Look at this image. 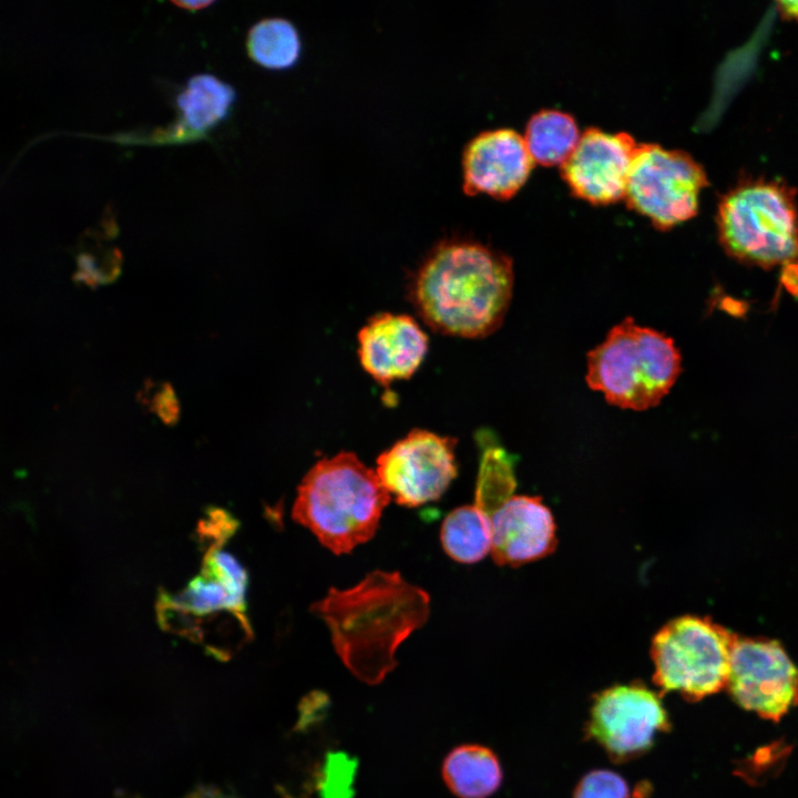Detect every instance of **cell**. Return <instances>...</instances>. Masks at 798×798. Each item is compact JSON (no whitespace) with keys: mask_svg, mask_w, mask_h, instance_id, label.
Masks as SVG:
<instances>
[{"mask_svg":"<svg viewBox=\"0 0 798 798\" xmlns=\"http://www.w3.org/2000/svg\"><path fill=\"white\" fill-rule=\"evenodd\" d=\"M310 608L347 668L375 685L396 667L399 645L427 622L430 598L400 573L376 570L350 589H330Z\"/></svg>","mask_w":798,"mask_h":798,"instance_id":"cell-1","label":"cell"},{"mask_svg":"<svg viewBox=\"0 0 798 798\" xmlns=\"http://www.w3.org/2000/svg\"><path fill=\"white\" fill-rule=\"evenodd\" d=\"M512 289L513 268L507 255L474 241L446 239L418 269L411 299L432 329L480 338L502 324Z\"/></svg>","mask_w":798,"mask_h":798,"instance_id":"cell-2","label":"cell"},{"mask_svg":"<svg viewBox=\"0 0 798 798\" xmlns=\"http://www.w3.org/2000/svg\"><path fill=\"white\" fill-rule=\"evenodd\" d=\"M391 495L352 452L319 460L303 478L291 515L328 550L349 553L376 533Z\"/></svg>","mask_w":798,"mask_h":798,"instance_id":"cell-3","label":"cell"},{"mask_svg":"<svg viewBox=\"0 0 798 798\" xmlns=\"http://www.w3.org/2000/svg\"><path fill=\"white\" fill-rule=\"evenodd\" d=\"M682 371L672 338L625 318L587 354V385L614 406L646 410L669 392Z\"/></svg>","mask_w":798,"mask_h":798,"instance_id":"cell-4","label":"cell"},{"mask_svg":"<svg viewBox=\"0 0 798 798\" xmlns=\"http://www.w3.org/2000/svg\"><path fill=\"white\" fill-rule=\"evenodd\" d=\"M716 224L720 246L739 263L770 269L798 258L796 191L782 182H740L720 197Z\"/></svg>","mask_w":798,"mask_h":798,"instance_id":"cell-5","label":"cell"},{"mask_svg":"<svg viewBox=\"0 0 798 798\" xmlns=\"http://www.w3.org/2000/svg\"><path fill=\"white\" fill-rule=\"evenodd\" d=\"M737 637L706 618L686 615L666 623L653 637V682L662 692L697 702L727 686Z\"/></svg>","mask_w":798,"mask_h":798,"instance_id":"cell-6","label":"cell"},{"mask_svg":"<svg viewBox=\"0 0 798 798\" xmlns=\"http://www.w3.org/2000/svg\"><path fill=\"white\" fill-rule=\"evenodd\" d=\"M707 186L703 166L688 153L638 143L624 200L655 228L668 231L697 214L700 192Z\"/></svg>","mask_w":798,"mask_h":798,"instance_id":"cell-7","label":"cell"},{"mask_svg":"<svg viewBox=\"0 0 798 798\" xmlns=\"http://www.w3.org/2000/svg\"><path fill=\"white\" fill-rule=\"evenodd\" d=\"M668 728V715L659 695L635 682L597 693L585 730L613 761L624 763L646 753L656 734Z\"/></svg>","mask_w":798,"mask_h":798,"instance_id":"cell-8","label":"cell"},{"mask_svg":"<svg viewBox=\"0 0 798 798\" xmlns=\"http://www.w3.org/2000/svg\"><path fill=\"white\" fill-rule=\"evenodd\" d=\"M456 443L453 438L415 429L378 457L376 472L400 505L436 501L457 477Z\"/></svg>","mask_w":798,"mask_h":798,"instance_id":"cell-9","label":"cell"},{"mask_svg":"<svg viewBox=\"0 0 798 798\" xmlns=\"http://www.w3.org/2000/svg\"><path fill=\"white\" fill-rule=\"evenodd\" d=\"M727 687L741 708L778 722L798 704V668L777 641L737 638Z\"/></svg>","mask_w":798,"mask_h":798,"instance_id":"cell-10","label":"cell"},{"mask_svg":"<svg viewBox=\"0 0 798 798\" xmlns=\"http://www.w3.org/2000/svg\"><path fill=\"white\" fill-rule=\"evenodd\" d=\"M637 145L626 132L589 127L560 165L561 175L575 196L595 205L615 203L625 196Z\"/></svg>","mask_w":798,"mask_h":798,"instance_id":"cell-11","label":"cell"},{"mask_svg":"<svg viewBox=\"0 0 798 798\" xmlns=\"http://www.w3.org/2000/svg\"><path fill=\"white\" fill-rule=\"evenodd\" d=\"M534 161L524 137L512 129L479 133L463 150V191L507 200L525 183Z\"/></svg>","mask_w":798,"mask_h":798,"instance_id":"cell-12","label":"cell"},{"mask_svg":"<svg viewBox=\"0 0 798 798\" xmlns=\"http://www.w3.org/2000/svg\"><path fill=\"white\" fill-rule=\"evenodd\" d=\"M491 556L495 564L520 566L550 555L556 526L542 498L512 494L490 515Z\"/></svg>","mask_w":798,"mask_h":798,"instance_id":"cell-13","label":"cell"},{"mask_svg":"<svg viewBox=\"0 0 798 798\" xmlns=\"http://www.w3.org/2000/svg\"><path fill=\"white\" fill-rule=\"evenodd\" d=\"M362 368L378 382L407 379L428 350V337L408 315L378 314L358 334Z\"/></svg>","mask_w":798,"mask_h":798,"instance_id":"cell-14","label":"cell"},{"mask_svg":"<svg viewBox=\"0 0 798 798\" xmlns=\"http://www.w3.org/2000/svg\"><path fill=\"white\" fill-rule=\"evenodd\" d=\"M442 778L458 798H488L502 782V768L488 747L466 744L453 748L442 764Z\"/></svg>","mask_w":798,"mask_h":798,"instance_id":"cell-15","label":"cell"},{"mask_svg":"<svg viewBox=\"0 0 798 798\" xmlns=\"http://www.w3.org/2000/svg\"><path fill=\"white\" fill-rule=\"evenodd\" d=\"M246 583L222 579L206 567L185 589L176 593H161L160 604L175 607L194 616L226 612L247 620Z\"/></svg>","mask_w":798,"mask_h":798,"instance_id":"cell-16","label":"cell"},{"mask_svg":"<svg viewBox=\"0 0 798 798\" xmlns=\"http://www.w3.org/2000/svg\"><path fill=\"white\" fill-rule=\"evenodd\" d=\"M581 133L575 119L556 109H542L528 121L524 141L534 162L562 164L576 146Z\"/></svg>","mask_w":798,"mask_h":798,"instance_id":"cell-17","label":"cell"},{"mask_svg":"<svg viewBox=\"0 0 798 798\" xmlns=\"http://www.w3.org/2000/svg\"><path fill=\"white\" fill-rule=\"evenodd\" d=\"M440 540L452 560L479 562L491 552L490 519L474 503L456 508L442 522Z\"/></svg>","mask_w":798,"mask_h":798,"instance_id":"cell-18","label":"cell"},{"mask_svg":"<svg viewBox=\"0 0 798 798\" xmlns=\"http://www.w3.org/2000/svg\"><path fill=\"white\" fill-rule=\"evenodd\" d=\"M234 89L212 74L192 76L177 95L176 103L186 126L197 133L206 131L229 112Z\"/></svg>","mask_w":798,"mask_h":798,"instance_id":"cell-19","label":"cell"},{"mask_svg":"<svg viewBox=\"0 0 798 798\" xmlns=\"http://www.w3.org/2000/svg\"><path fill=\"white\" fill-rule=\"evenodd\" d=\"M248 55L259 65L283 70L294 65L301 52V41L295 25L284 18H265L248 31Z\"/></svg>","mask_w":798,"mask_h":798,"instance_id":"cell-20","label":"cell"},{"mask_svg":"<svg viewBox=\"0 0 798 798\" xmlns=\"http://www.w3.org/2000/svg\"><path fill=\"white\" fill-rule=\"evenodd\" d=\"M357 766L346 753H329L317 779L320 798H352Z\"/></svg>","mask_w":798,"mask_h":798,"instance_id":"cell-21","label":"cell"},{"mask_svg":"<svg viewBox=\"0 0 798 798\" xmlns=\"http://www.w3.org/2000/svg\"><path fill=\"white\" fill-rule=\"evenodd\" d=\"M573 798H631V796L623 777L607 769H596L581 778Z\"/></svg>","mask_w":798,"mask_h":798,"instance_id":"cell-22","label":"cell"},{"mask_svg":"<svg viewBox=\"0 0 798 798\" xmlns=\"http://www.w3.org/2000/svg\"><path fill=\"white\" fill-rule=\"evenodd\" d=\"M150 405L161 420L166 424H174L178 419V401L170 383H163L153 395L152 399L144 401Z\"/></svg>","mask_w":798,"mask_h":798,"instance_id":"cell-23","label":"cell"},{"mask_svg":"<svg viewBox=\"0 0 798 798\" xmlns=\"http://www.w3.org/2000/svg\"><path fill=\"white\" fill-rule=\"evenodd\" d=\"M187 798H235L229 794H225L221 788L209 785H198L191 791Z\"/></svg>","mask_w":798,"mask_h":798,"instance_id":"cell-24","label":"cell"},{"mask_svg":"<svg viewBox=\"0 0 798 798\" xmlns=\"http://www.w3.org/2000/svg\"><path fill=\"white\" fill-rule=\"evenodd\" d=\"M776 7L782 19L798 21V1H778Z\"/></svg>","mask_w":798,"mask_h":798,"instance_id":"cell-25","label":"cell"},{"mask_svg":"<svg viewBox=\"0 0 798 798\" xmlns=\"http://www.w3.org/2000/svg\"><path fill=\"white\" fill-rule=\"evenodd\" d=\"M172 3L182 9L195 11V10L203 9V8L212 4L213 2L212 1H202V0H196V1L184 0V1H172Z\"/></svg>","mask_w":798,"mask_h":798,"instance_id":"cell-26","label":"cell"},{"mask_svg":"<svg viewBox=\"0 0 798 798\" xmlns=\"http://www.w3.org/2000/svg\"><path fill=\"white\" fill-rule=\"evenodd\" d=\"M116 798H142V797H140L137 795H129V794L123 792L121 796H117Z\"/></svg>","mask_w":798,"mask_h":798,"instance_id":"cell-27","label":"cell"}]
</instances>
